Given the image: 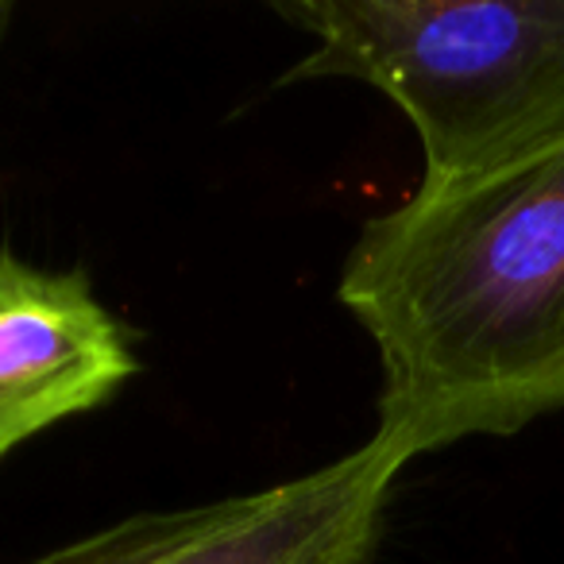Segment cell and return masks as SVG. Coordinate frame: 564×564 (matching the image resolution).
<instances>
[{"mask_svg":"<svg viewBox=\"0 0 564 564\" xmlns=\"http://www.w3.org/2000/svg\"><path fill=\"white\" fill-rule=\"evenodd\" d=\"M12 17H17V4H12V0H0V47H4V40H9Z\"/></svg>","mask_w":564,"mask_h":564,"instance_id":"5","label":"cell"},{"mask_svg":"<svg viewBox=\"0 0 564 564\" xmlns=\"http://www.w3.org/2000/svg\"><path fill=\"white\" fill-rule=\"evenodd\" d=\"M406 464L371 437L286 484L132 514L24 564H371Z\"/></svg>","mask_w":564,"mask_h":564,"instance_id":"3","label":"cell"},{"mask_svg":"<svg viewBox=\"0 0 564 564\" xmlns=\"http://www.w3.org/2000/svg\"><path fill=\"white\" fill-rule=\"evenodd\" d=\"M337 299L376 340V437L410 464L564 406V140L371 217Z\"/></svg>","mask_w":564,"mask_h":564,"instance_id":"1","label":"cell"},{"mask_svg":"<svg viewBox=\"0 0 564 564\" xmlns=\"http://www.w3.org/2000/svg\"><path fill=\"white\" fill-rule=\"evenodd\" d=\"M314 35L279 86L364 82L410 120L430 186L564 140V0H279Z\"/></svg>","mask_w":564,"mask_h":564,"instance_id":"2","label":"cell"},{"mask_svg":"<svg viewBox=\"0 0 564 564\" xmlns=\"http://www.w3.org/2000/svg\"><path fill=\"white\" fill-rule=\"evenodd\" d=\"M135 371L124 325L86 274L0 248V460L51 425L101 410Z\"/></svg>","mask_w":564,"mask_h":564,"instance_id":"4","label":"cell"}]
</instances>
